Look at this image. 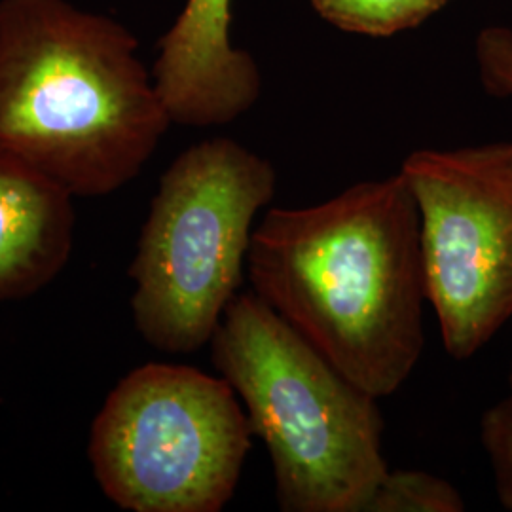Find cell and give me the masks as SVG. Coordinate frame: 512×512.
<instances>
[{
  "mask_svg": "<svg viewBox=\"0 0 512 512\" xmlns=\"http://www.w3.org/2000/svg\"><path fill=\"white\" fill-rule=\"evenodd\" d=\"M251 291L378 399L420 361V211L401 171L310 207H275L247 255Z\"/></svg>",
  "mask_w": 512,
  "mask_h": 512,
  "instance_id": "6da1fadb",
  "label": "cell"
},
{
  "mask_svg": "<svg viewBox=\"0 0 512 512\" xmlns=\"http://www.w3.org/2000/svg\"><path fill=\"white\" fill-rule=\"evenodd\" d=\"M211 359L266 444L279 511H365L389 471L378 397L253 291L228 304Z\"/></svg>",
  "mask_w": 512,
  "mask_h": 512,
  "instance_id": "3957f363",
  "label": "cell"
},
{
  "mask_svg": "<svg viewBox=\"0 0 512 512\" xmlns=\"http://www.w3.org/2000/svg\"><path fill=\"white\" fill-rule=\"evenodd\" d=\"M475 59L486 93L499 99H512L511 27H484L475 40Z\"/></svg>",
  "mask_w": 512,
  "mask_h": 512,
  "instance_id": "7c38bea8",
  "label": "cell"
},
{
  "mask_svg": "<svg viewBox=\"0 0 512 512\" xmlns=\"http://www.w3.org/2000/svg\"><path fill=\"white\" fill-rule=\"evenodd\" d=\"M480 437L494 471L499 503L512 512V363L509 393L484 412Z\"/></svg>",
  "mask_w": 512,
  "mask_h": 512,
  "instance_id": "8fae6325",
  "label": "cell"
},
{
  "mask_svg": "<svg viewBox=\"0 0 512 512\" xmlns=\"http://www.w3.org/2000/svg\"><path fill=\"white\" fill-rule=\"evenodd\" d=\"M74 196L0 152V304L33 296L67 266Z\"/></svg>",
  "mask_w": 512,
  "mask_h": 512,
  "instance_id": "ba28073f",
  "label": "cell"
},
{
  "mask_svg": "<svg viewBox=\"0 0 512 512\" xmlns=\"http://www.w3.org/2000/svg\"><path fill=\"white\" fill-rule=\"evenodd\" d=\"M274 165L228 137L184 150L150 203L129 268L135 329L152 348L194 353L238 296L258 211L274 200Z\"/></svg>",
  "mask_w": 512,
  "mask_h": 512,
  "instance_id": "277c9868",
  "label": "cell"
},
{
  "mask_svg": "<svg viewBox=\"0 0 512 512\" xmlns=\"http://www.w3.org/2000/svg\"><path fill=\"white\" fill-rule=\"evenodd\" d=\"M458 488L440 476L399 469L387 471L366 501L363 512H461Z\"/></svg>",
  "mask_w": 512,
  "mask_h": 512,
  "instance_id": "30bf717a",
  "label": "cell"
},
{
  "mask_svg": "<svg viewBox=\"0 0 512 512\" xmlns=\"http://www.w3.org/2000/svg\"><path fill=\"white\" fill-rule=\"evenodd\" d=\"M427 302L446 353L465 361L512 317V141L408 154Z\"/></svg>",
  "mask_w": 512,
  "mask_h": 512,
  "instance_id": "8992f818",
  "label": "cell"
},
{
  "mask_svg": "<svg viewBox=\"0 0 512 512\" xmlns=\"http://www.w3.org/2000/svg\"><path fill=\"white\" fill-rule=\"evenodd\" d=\"M253 429L238 393L198 368L148 363L95 416L93 476L131 512H220L236 494Z\"/></svg>",
  "mask_w": 512,
  "mask_h": 512,
  "instance_id": "5b68a950",
  "label": "cell"
},
{
  "mask_svg": "<svg viewBox=\"0 0 512 512\" xmlns=\"http://www.w3.org/2000/svg\"><path fill=\"white\" fill-rule=\"evenodd\" d=\"M232 0H186L160 42L154 86L171 124L226 126L258 101L262 74L230 38Z\"/></svg>",
  "mask_w": 512,
  "mask_h": 512,
  "instance_id": "52a82bcc",
  "label": "cell"
},
{
  "mask_svg": "<svg viewBox=\"0 0 512 512\" xmlns=\"http://www.w3.org/2000/svg\"><path fill=\"white\" fill-rule=\"evenodd\" d=\"M452 0H310L332 27L363 37L385 38L420 27Z\"/></svg>",
  "mask_w": 512,
  "mask_h": 512,
  "instance_id": "9c48e42d",
  "label": "cell"
},
{
  "mask_svg": "<svg viewBox=\"0 0 512 512\" xmlns=\"http://www.w3.org/2000/svg\"><path fill=\"white\" fill-rule=\"evenodd\" d=\"M137 48L65 0H0V152L82 198L133 181L171 126Z\"/></svg>",
  "mask_w": 512,
  "mask_h": 512,
  "instance_id": "7a4b0ae2",
  "label": "cell"
}]
</instances>
